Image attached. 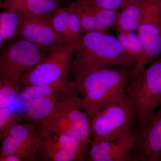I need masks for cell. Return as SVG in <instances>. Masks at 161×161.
<instances>
[{
	"label": "cell",
	"instance_id": "cell-12",
	"mask_svg": "<svg viewBox=\"0 0 161 161\" xmlns=\"http://www.w3.org/2000/svg\"><path fill=\"white\" fill-rule=\"evenodd\" d=\"M135 130L131 134L118 137L92 141L87 161H132L131 156Z\"/></svg>",
	"mask_w": 161,
	"mask_h": 161
},
{
	"label": "cell",
	"instance_id": "cell-24",
	"mask_svg": "<svg viewBox=\"0 0 161 161\" xmlns=\"http://www.w3.org/2000/svg\"><path fill=\"white\" fill-rule=\"evenodd\" d=\"M76 2L89 7L110 9L118 11L126 4L125 0H75Z\"/></svg>",
	"mask_w": 161,
	"mask_h": 161
},
{
	"label": "cell",
	"instance_id": "cell-26",
	"mask_svg": "<svg viewBox=\"0 0 161 161\" xmlns=\"http://www.w3.org/2000/svg\"><path fill=\"white\" fill-rule=\"evenodd\" d=\"M127 3H136V4H142L145 2V0H125Z\"/></svg>",
	"mask_w": 161,
	"mask_h": 161
},
{
	"label": "cell",
	"instance_id": "cell-29",
	"mask_svg": "<svg viewBox=\"0 0 161 161\" xmlns=\"http://www.w3.org/2000/svg\"><path fill=\"white\" fill-rule=\"evenodd\" d=\"M2 2H1V0H0V7H1V5H2Z\"/></svg>",
	"mask_w": 161,
	"mask_h": 161
},
{
	"label": "cell",
	"instance_id": "cell-21",
	"mask_svg": "<svg viewBox=\"0 0 161 161\" xmlns=\"http://www.w3.org/2000/svg\"><path fill=\"white\" fill-rule=\"evenodd\" d=\"M21 15L15 12L5 9L0 12V32L3 40L11 39L17 34Z\"/></svg>",
	"mask_w": 161,
	"mask_h": 161
},
{
	"label": "cell",
	"instance_id": "cell-20",
	"mask_svg": "<svg viewBox=\"0 0 161 161\" xmlns=\"http://www.w3.org/2000/svg\"><path fill=\"white\" fill-rule=\"evenodd\" d=\"M117 38L124 52L136 66L144 53L143 44L138 35L134 32H117Z\"/></svg>",
	"mask_w": 161,
	"mask_h": 161
},
{
	"label": "cell",
	"instance_id": "cell-10",
	"mask_svg": "<svg viewBox=\"0 0 161 161\" xmlns=\"http://www.w3.org/2000/svg\"><path fill=\"white\" fill-rule=\"evenodd\" d=\"M132 161H161V106L136 128Z\"/></svg>",
	"mask_w": 161,
	"mask_h": 161
},
{
	"label": "cell",
	"instance_id": "cell-9",
	"mask_svg": "<svg viewBox=\"0 0 161 161\" xmlns=\"http://www.w3.org/2000/svg\"><path fill=\"white\" fill-rule=\"evenodd\" d=\"M42 135L37 125L26 122L12 126L2 140L0 156L14 154L24 161H40Z\"/></svg>",
	"mask_w": 161,
	"mask_h": 161
},
{
	"label": "cell",
	"instance_id": "cell-15",
	"mask_svg": "<svg viewBox=\"0 0 161 161\" xmlns=\"http://www.w3.org/2000/svg\"><path fill=\"white\" fill-rule=\"evenodd\" d=\"M47 19L56 33L67 43H77L82 35L79 18L68 6L59 7Z\"/></svg>",
	"mask_w": 161,
	"mask_h": 161
},
{
	"label": "cell",
	"instance_id": "cell-18",
	"mask_svg": "<svg viewBox=\"0 0 161 161\" xmlns=\"http://www.w3.org/2000/svg\"><path fill=\"white\" fill-rule=\"evenodd\" d=\"M60 100L58 97H53L27 101L23 103L22 116L26 122L40 125L55 113Z\"/></svg>",
	"mask_w": 161,
	"mask_h": 161
},
{
	"label": "cell",
	"instance_id": "cell-6",
	"mask_svg": "<svg viewBox=\"0 0 161 161\" xmlns=\"http://www.w3.org/2000/svg\"><path fill=\"white\" fill-rule=\"evenodd\" d=\"M77 46L76 43H64L52 48L41 62L23 75L19 90L31 86L52 83L67 77L71 72Z\"/></svg>",
	"mask_w": 161,
	"mask_h": 161
},
{
	"label": "cell",
	"instance_id": "cell-13",
	"mask_svg": "<svg viewBox=\"0 0 161 161\" xmlns=\"http://www.w3.org/2000/svg\"><path fill=\"white\" fill-rule=\"evenodd\" d=\"M78 15L81 33L88 31H106L114 26L117 11L98 9L81 5L75 1L68 6Z\"/></svg>",
	"mask_w": 161,
	"mask_h": 161
},
{
	"label": "cell",
	"instance_id": "cell-19",
	"mask_svg": "<svg viewBox=\"0 0 161 161\" xmlns=\"http://www.w3.org/2000/svg\"><path fill=\"white\" fill-rule=\"evenodd\" d=\"M121 9L114 24L117 32H134L137 31L142 16V4L127 3Z\"/></svg>",
	"mask_w": 161,
	"mask_h": 161
},
{
	"label": "cell",
	"instance_id": "cell-3",
	"mask_svg": "<svg viewBox=\"0 0 161 161\" xmlns=\"http://www.w3.org/2000/svg\"><path fill=\"white\" fill-rule=\"evenodd\" d=\"M126 94L132 104L137 128L161 106V57L140 71L133 72Z\"/></svg>",
	"mask_w": 161,
	"mask_h": 161
},
{
	"label": "cell",
	"instance_id": "cell-5",
	"mask_svg": "<svg viewBox=\"0 0 161 161\" xmlns=\"http://www.w3.org/2000/svg\"><path fill=\"white\" fill-rule=\"evenodd\" d=\"M90 119L92 141L122 137L132 133L136 128L134 111L126 94Z\"/></svg>",
	"mask_w": 161,
	"mask_h": 161
},
{
	"label": "cell",
	"instance_id": "cell-28",
	"mask_svg": "<svg viewBox=\"0 0 161 161\" xmlns=\"http://www.w3.org/2000/svg\"><path fill=\"white\" fill-rule=\"evenodd\" d=\"M4 82L1 79H0V89L3 86V84H4Z\"/></svg>",
	"mask_w": 161,
	"mask_h": 161
},
{
	"label": "cell",
	"instance_id": "cell-2",
	"mask_svg": "<svg viewBox=\"0 0 161 161\" xmlns=\"http://www.w3.org/2000/svg\"><path fill=\"white\" fill-rule=\"evenodd\" d=\"M77 45L72 73L91 69H135V63L124 52L117 38L106 31L84 33Z\"/></svg>",
	"mask_w": 161,
	"mask_h": 161
},
{
	"label": "cell",
	"instance_id": "cell-16",
	"mask_svg": "<svg viewBox=\"0 0 161 161\" xmlns=\"http://www.w3.org/2000/svg\"><path fill=\"white\" fill-rule=\"evenodd\" d=\"M75 90L73 80H69L67 77L52 83L25 87L19 91L18 98L23 103L36 98L53 97L61 99Z\"/></svg>",
	"mask_w": 161,
	"mask_h": 161
},
{
	"label": "cell",
	"instance_id": "cell-22",
	"mask_svg": "<svg viewBox=\"0 0 161 161\" xmlns=\"http://www.w3.org/2000/svg\"><path fill=\"white\" fill-rule=\"evenodd\" d=\"M19 83L6 81L0 89V109L9 107L18 98Z\"/></svg>",
	"mask_w": 161,
	"mask_h": 161
},
{
	"label": "cell",
	"instance_id": "cell-17",
	"mask_svg": "<svg viewBox=\"0 0 161 161\" xmlns=\"http://www.w3.org/2000/svg\"><path fill=\"white\" fill-rule=\"evenodd\" d=\"M1 7L20 15L48 17L59 8V0H3Z\"/></svg>",
	"mask_w": 161,
	"mask_h": 161
},
{
	"label": "cell",
	"instance_id": "cell-4",
	"mask_svg": "<svg viewBox=\"0 0 161 161\" xmlns=\"http://www.w3.org/2000/svg\"><path fill=\"white\" fill-rule=\"evenodd\" d=\"M37 125L46 132L66 134L92 142L90 118L83 109L81 97L76 90L63 96L55 113Z\"/></svg>",
	"mask_w": 161,
	"mask_h": 161
},
{
	"label": "cell",
	"instance_id": "cell-14",
	"mask_svg": "<svg viewBox=\"0 0 161 161\" xmlns=\"http://www.w3.org/2000/svg\"><path fill=\"white\" fill-rule=\"evenodd\" d=\"M40 130L46 134L52 149L62 161L86 160L91 142L66 134Z\"/></svg>",
	"mask_w": 161,
	"mask_h": 161
},
{
	"label": "cell",
	"instance_id": "cell-25",
	"mask_svg": "<svg viewBox=\"0 0 161 161\" xmlns=\"http://www.w3.org/2000/svg\"><path fill=\"white\" fill-rule=\"evenodd\" d=\"M23 159L21 158L18 156L14 154H8L0 156V161H23Z\"/></svg>",
	"mask_w": 161,
	"mask_h": 161
},
{
	"label": "cell",
	"instance_id": "cell-23",
	"mask_svg": "<svg viewBox=\"0 0 161 161\" xmlns=\"http://www.w3.org/2000/svg\"><path fill=\"white\" fill-rule=\"evenodd\" d=\"M20 122V117L10 107L0 109V141L8 130L15 124Z\"/></svg>",
	"mask_w": 161,
	"mask_h": 161
},
{
	"label": "cell",
	"instance_id": "cell-1",
	"mask_svg": "<svg viewBox=\"0 0 161 161\" xmlns=\"http://www.w3.org/2000/svg\"><path fill=\"white\" fill-rule=\"evenodd\" d=\"M75 89L82 108L89 118L104 107L126 94L133 70L113 67L91 69L73 72Z\"/></svg>",
	"mask_w": 161,
	"mask_h": 161
},
{
	"label": "cell",
	"instance_id": "cell-7",
	"mask_svg": "<svg viewBox=\"0 0 161 161\" xmlns=\"http://www.w3.org/2000/svg\"><path fill=\"white\" fill-rule=\"evenodd\" d=\"M46 51L23 39L10 43L0 54V79L20 84L23 75L45 58Z\"/></svg>",
	"mask_w": 161,
	"mask_h": 161
},
{
	"label": "cell",
	"instance_id": "cell-27",
	"mask_svg": "<svg viewBox=\"0 0 161 161\" xmlns=\"http://www.w3.org/2000/svg\"><path fill=\"white\" fill-rule=\"evenodd\" d=\"M3 38H2V35H1V32H0V51L2 49V45H3Z\"/></svg>",
	"mask_w": 161,
	"mask_h": 161
},
{
	"label": "cell",
	"instance_id": "cell-8",
	"mask_svg": "<svg viewBox=\"0 0 161 161\" xmlns=\"http://www.w3.org/2000/svg\"><path fill=\"white\" fill-rule=\"evenodd\" d=\"M142 16L137 34L144 46L142 58L133 73L143 69L161 55V0H145L142 4Z\"/></svg>",
	"mask_w": 161,
	"mask_h": 161
},
{
	"label": "cell",
	"instance_id": "cell-11",
	"mask_svg": "<svg viewBox=\"0 0 161 161\" xmlns=\"http://www.w3.org/2000/svg\"><path fill=\"white\" fill-rule=\"evenodd\" d=\"M48 17L21 15L17 36L40 48L50 51L61 43H67L52 28Z\"/></svg>",
	"mask_w": 161,
	"mask_h": 161
}]
</instances>
